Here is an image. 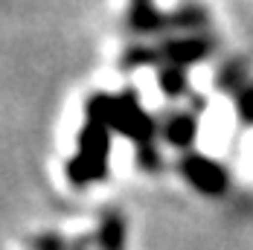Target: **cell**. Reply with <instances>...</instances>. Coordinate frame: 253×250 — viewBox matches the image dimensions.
Segmentation results:
<instances>
[{
  "mask_svg": "<svg viewBox=\"0 0 253 250\" xmlns=\"http://www.w3.org/2000/svg\"><path fill=\"white\" fill-rule=\"evenodd\" d=\"M87 120H96V123L108 125V128H117L123 131L126 137H134L140 140L143 146L152 140V117L137 105V96L134 93H126V96H93L90 105H87Z\"/></svg>",
  "mask_w": 253,
  "mask_h": 250,
  "instance_id": "6da1fadb",
  "label": "cell"
},
{
  "mask_svg": "<svg viewBox=\"0 0 253 250\" xmlns=\"http://www.w3.org/2000/svg\"><path fill=\"white\" fill-rule=\"evenodd\" d=\"M108 125L87 120V128L82 131V149L76 160L70 163V180L73 183H90L96 177H105V163H108Z\"/></svg>",
  "mask_w": 253,
  "mask_h": 250,
  "instance_id": "7a4b0ae2",
  "label": "cell"
},
{
  "mask_svg": "<svg viewBox=\"0 0 253 250\" xmlns=\"http://www.w3.org/2000/svg\"><path fill=\"white\" fill-rule=\"evenodd\" d=\"M180 172H183V177L198 192L210 195V198H218L227 189V172H224V166L215 163V160H210V157H204V154H186L180 160Z\"/></svg>",
  "mask_w": 253,
  "mask_h": 250,
  "instance_id": "3957f363",
  "label": "cell"
},
{
  "mask_svg": "<svg viewBox=\"0 0 253 250\" xmlns=\"http://www.w3.org/2000/svg\"><path fill=\"white\" fill-rule=\"evenodd\" d=\"M210 50H212V41H210V38L189 35V38H172V41H166V44L157 50V58H166L169 64L183 67V64H195V61L207 58Z\"/></svg>",
  "mask_w": 253,
  "mask_h": 250,
  "instance_id": "277c9868",
  "label": "cell"
},
{
  "mask_svg": "<svg viewBox=\"0 0 253 250\" xmlns=\"http://www.w3.org/2000/svg\"><path fill=\"white\" fill-rule=\"evenodd\" d=\"M195 134H198V123H195L189 114L172 117V120L166 123V128H163V137H166L172 146H177V149H189V146L195 143Z\"/></svg>",
  "mask_w": 253,
  "mask_h": 250,
  "instance_id": "5b68a950",
  "label": "cell"
},
{
  "mask_svg": "<svg viewBox=\"0 0 253 250\" xmlns=\"http://www.w3.org/2000/svg\"><path fill=\"white\" fill-rule=\"evenodd\" d=\"M131 26H134L137 32H154V29H160V26H172V18L157 15L149 0H134V9H131Z\"/></svg>",
  "mask_w": 253,
  "mask_h": 250,
  "instance_id": "8992f818",
  "label": "cell"
},
{
  "mask_svg": "<svg viewBox=\"0 0 253 250\" xmlns=\"http://www.w3.org/2000/svg\"><path fill=\"white\" fill-rule=\"evenodd\" d=\"M99 245L102 250H123L126 245V224L120 215L105 218V224L99 227Z\"/></svg>",
  "mask_w": 253,
  "mask_h": 250,
  "instance_id": "52a82bcc",
  "label": "cell"
},
{
  "mask_svg": "<svg viewBox=\"0 0 253 250\" xmlns=\"http://www.w3.org/2000/svg\"><path fill=\"white\" fill-rule=\"evenodd\" d=\"M160 90L163 93H169V96H177V93H183L186 90V76H183V67H175V64H169L166 70H160Z\"/></svg>",
  "mask_w": 253,
  "mask_h": 250,
  "instance_id": "ba28073f",
  "label": "cell"
},
{
  "mask_svg": "<svg viewBox=\"0 0 253 250\" xmlns=\"http://www.w3.org/2000/svg\"><path fill=\"white\" fill-rule=\"evenodd\" d=\"M236 111L245 123H253V87H245L239 96H236Z\"/></svg>",
  "mask_w": 253,
  "mask_h": 250,
  "instance_id": "9c48e42d",
  "label": "cell"
},
{
  "mask_svg": "<svg viewBox=\"0 0 253 250\" xmlns=\"http://www.w3.org/2000/svg\"><path fill=\"white\" fill-rule=\"evenodd\" d=\"M35 250H64V242L58 236H41L35 242Z\"/></svg>",
  "mask_w": 253,
  "mask_h": 250,
  "instance_id": "30bf717a",
  "label": "cell"
}]
</instances>
